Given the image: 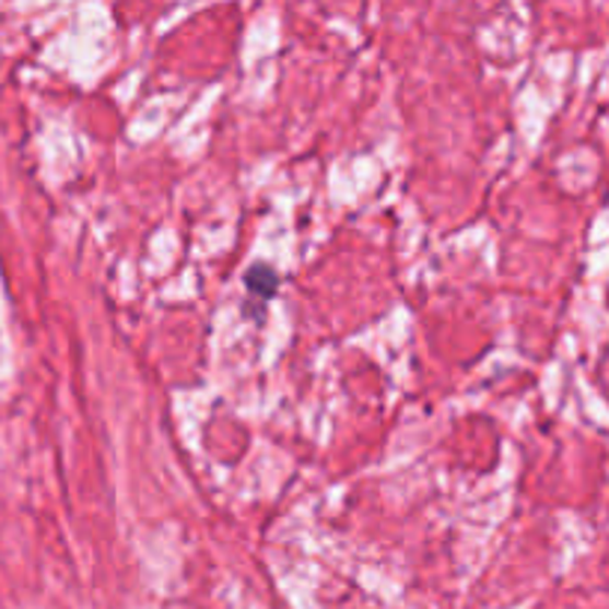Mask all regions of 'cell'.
Listing matches in <instances>:
<instances>
[{
	"label": "cell",
	"mask_w": 609,
	"mask_h": 609,
	"mask_svg": "<svg viewBox=\"0 0 609 609\" xmlns=\"http://www.w3.org/2000/svg\"><path fill=\"white\" fill-rule=\"evenodd\" d=\"M247 283H250L253 292L259 294H273V285H277V273L271 271V268H256V271H250V277H247Z\"/></svg>",
	"instance_id": "obj_1"
}]
</instances>
